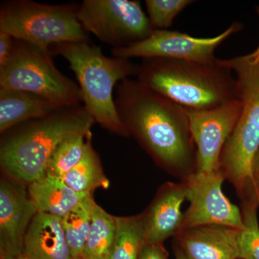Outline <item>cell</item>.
Instances as JSON below:
<instances>
[{"label": "cell", "mask_w": 259, "mask_h": 259, "mask_svg": "<svg viewBox=\"0 0 259 259\" xmlns=\"http://www.w3.org/2000/svg\"><path fill=\"white\" fill-rule=\"evenodd\" d=\"M117 114L132 136L164 171L187 180L197 171L196 148L187 110L127 78L116 87Z\"/></svg>", "instance_id": "obj_1"}, {"label": "cell", "mask_w": 259, "mask_h": 259, "mask_svg": "<svg viewBox=\"0 0 259 259\" xmlns=\"http://www.w3.org/2000/svg\"><path fill=\"white\" fill-rule=\"evenodd\" d=\"M0 89L35 94L61 107L81 105V90L56 68L50 50L15 39L13 55L0 67Z\"/></svg>", "instance_id": "obj_7"}, {"label": "cell", "mask_w": 259, "mask_h": 259, "mask_svg": "<svg viewBox=\"0 0 259 259\" xmlns=\"http://www.w3.org/2000/svg\"><path fill=\"white\" fill-rule=\"evenodd\" d=\"M145 241L144 212L116 217V233L107 259H139Z\"/></svg>", "instance_id": "obj_18"}, {"label": "cell", "mask_w": 259, "mask_h": 259, "mask_svg": "<svg viewBox=\"0 0 259 259\" xmlns=\"http://www.w3.org/2000/svg\"><path fill=\"white\" fill-rule=\"evenodd\" d=\"M15 38L7 32L0 31V67L8 62L13 55Z\"/></svg>", "instance_id": "obj_25"}, {"label": "cell", "mask_w": 259, "mask_h": 259, "mask_svg": "<svg viewBox=\"0 0 259 259\" xmlns=\"http://www.w3.org/2000/svg\"><path fill=\"white\" fill-rule=\"evenodd\" d=\"M23 255L29 259H74L61 218L37 212L27 231Z\"/></svg>", "instance_id": "obj_15"}, {"label": "cell", "mask_w": 259, "mask_h": 259, "mask_svg": "<svg viewBox=\"0 0 259 259\" xmlns=\"http://www.w3.org/2000/svg\"><path fill=\"white\" fill-rule=\"evenodd\" d=\"M77 18L85 31L112 49L141 41L155 30L136 0H84L79 5Z\"/></svg>", "instance_id": "obj_8"}, {"label": "cell", "mask_w": 259, "mask_h": 259, "mask_svg": "<svg viewBox=\"0 0 259 259\" xmlns=\"http://www.w3.org/2000/svg\"><path fill=\"white\" fill-rule=\"evenodd\" d=\"M63 180L79 193L93 194L97 189L108 188L110 181L104 173L100 157L92 145V140L81 161L65 175Z\"/></svg>", "instance_id": "obj_19"}, {"label": "cell", "mask_w": 259, "mask_h": 259, "mask_svg": "<svg viewBox=\"0 0 259 259\" xmlns=\"http://www.w3.org/2000/svg\"><path fill=\"white\" fill-rule=\"evenodd\" d=\"M95 121L83 105L61 107L45 117L20 124L3 134V175L29 185L47 174L57 146L70 136L91 132Z\"/></svg>", "instance_id": "obj_2"}, {"label": "cell", "mask_w": 259, "mask_h": 259, "mask_svg": "<svg viewBox=\"0 0 259 259\" xmlns=\"http://www.w3.org/2000/svg\"><path fill=\"white\" fill-rule=\"evenodd\" d=\"M186 110L196 148V172L219 169L223 147L239 120L241 102L236 99L212 109Z\"/></svg>", "instance_id": "obj_11"}, {"label": "cell", "mask_w": 259, "mask_h": 259, "mask_svg": "<svg viewBox=\"0 0 259 259\" xmlns=\"http://www.w3.org/2000/svg\"><path fill=\"white\" fill-rule=\"evenodd\" d=\"M241 231L207 225L182 230L175 240L187 259H240Z\"/></svg>", "instance_id": "obj_14"}, {"label": "cell", "mask_w": 259, "mask_h": 259, "mask_svg": "<svg viewBox=\"0 0 259 259\" xmlns=\"http://www.w3.org/2000/svg\"><path fill=\"white\" fill-rule=\"evenodd\" d=\"M187 180L178 183L166 182L144 212L145 241L149 244H163L182 229L184 213L182 206L187 199Z\"/></svg>", "instance_id": "obj_13"}, {"label": "cell", "mask_w": 259, "mask_h": 259, "mask_svg": "<svg viewBox=\"0 0 259 259\" xmlns=\"http://www.w3.org/2000/svg\"><path fill=\"white\" fill-rule=\"evenodd\" d=\"M15 259H29V258H27L26 256H25V255H22V256L19 257V258H17Z\"/></svg>", "instance_id": "obj_29"}, {"label": "cell", "mask_w": 259, "mask_h": 259, "mask_svg": "<svg viewBox=\"0 0 259 259\" xmlns=\"http://www.w3.org/2000/svg\"><path fill=\"white\" fill-rule=\"evenodd\" d=\"M175 259H187L182 250L175 245Z\"/></svg>", "instance_id": "obj_28"}, {"label": "cell", "mask_w": 259, "mask_h": 259, "mask_svg": "<svg viewBox=\"0 0 259 259\" xmlns=\"http://www.w3.org/2000/svg\"><path fill=\"white\" fill-rule=\"evenodd\" d=\"M243 24L233 23L219 35L197 37L175 30H156L150 36L128 47L112 49V56L122 59L132 58L167 59L212 64L218 60L214 52L233 34L241 31Z\"/></svg>", "instance_id": "obj_9"}, {"label": "cell", "mask_w": 259, "mask_h": 259, "mask_svg": "<svg viewBox=\"0 0 259 259\" xmlns=\"http://www.w3.org/2000/svg\"><path fill=\"white\" fill-rule=\"evenodd\" d=\"M137 79L150 90L192 110H207L238 99L236 78L219 59L212 64L143 59Z\"/></svg>", "instance_id": "obj_3"}, {"label": "cell", "mask_w": 259, "mask_h": 259, "mask_svg": "<svg viewBox=\"0 0 259 259\" xmlns=\"http://www.w3.org/2000/svg\"><path fill=\"white\" fill-rule=\"evenodd\" d=\"M193 3L191 0H146L145 5L151 25L156 30H167L177 15Z\"/></svg>", "instance_id": "obj_24"}, {"label": "cell", "mask_w": 259, "mask_h": 259, "mask_svg": "<svg viewBox=\"0 0 259 259\" xmlns=\"http://www.w3.org/2000/svg\"><path fill=\"white\" fill-rule=\"evenodd\" d=\"M50 51L69 63L83 106L95 122L112 134L128 136L117 114L113 91L122 80L137 75L139 65L129 59L108 57L90 42H63L51 47Z\"/></svg>", "instance_id": "obj_5"}, {"label": "cell", "mask_w": 259, "mask_h": 259, "mask_svg": "<svg viewBox=\"0 0 259 259\" xmlns=\"http://www.w3.org/2000/svg\"><path fill=\"white\" fill-rule=\"evenodd\" d=\"M37 213L28 185L3 175L0 181V259L23 255L25 236Z\"/></svg>", "instance_id": "obj_12"}, {"label": "cell", "mask_w": 259, "mask_h": 259, "mask_svg": "<svg viewBox=\"0 0 259 259\" xmlns=\"http://www.w3.org/2000/svg\"><path fill=\"white\" fill-rule=\"evenodd\" d=\"M116 233V216L95 202L91 226L81 259H107Z\"/></svg>", "instance_id": "obj_20"}, {"label": "cell", "mask_w": 259, "mask_h": 259, "mask_svg": "<svg viewBox=\"0 0 259 259\" xmlns=\"http://www.w3.org/2000/svg\"><path fill=\"white\" fill-rule=\"evenodd\" d=\"M30 199L37 212L62 218L74 208L87 196L76 192L64 180L46 174L28 186Z\"/></svg>", "instance_id": "obj_17"}, {"label": "cell", "mask_w": 259, "mask_h": 259, "mask_svg": "<svg viewBox=\"0 0 259 259\" xmlns=\"http://www.w3.org/2000/svg\"><path fill=\"white\" fill-rule=\"evenodd\" d=\"M91 140V132L74 135L64 140L49 160L47 175L64 178L81 161Z\"/></svg>", "instance_id": "obj_22"}, {"label": "cell", "mask_w": 259, "mask_h": 259, "mask_svg": "<svg viewBox=\"0 0 259 259\" xmlns=\"http://www.w3.org/2000/svg\"><path fill=\"white\" fill-rule=\"evenodd\" d=\"M95 202L93 194H90L74 208L61 218L65 236L74 259L82 258Z\"/></svg>", "instance_id": "obj_21"}, {"label": "cell", "mask_w": 259, "mask_h": 259, "mask_svg": "<svg viewBox=\"0 0 259 259\" xmlns=\"http://www.w3.org/2000/svg\"><path fill=\"white\" fill-rule=\"evenodd\" d=\"M168 252L163 244L146 243L140 253L139 259H168Z\"/></svg>", "instance_id": "obj_26"}, {"label": "cell", "mask_w": 259, "mask_h": 259, "mask_svg": "<svg viewBox=\"0 0 259 259\" xmlns=\"http://www.w3.org/2000/svg\"><path fill=\"white\" fill-rule=\"evenodd\" d=\"M255 10L259 19V6ZM219 62L234 73L241 103L239 120L223 147L220 168L242 200L251 188L253 162L259 151V44L249 54Z\"/></svg>", "instance_id": "obj_4"}, {"label": "cell", "mask_w": 259, "mask_h": 259, "mask_svg": "<svg viewBox=\"0 0 259 259\" xmlns=\"http://www.w3.org/2000/svg\"><path fill=\"white\" fill-rule=\"evenodd\" d=\"M258 207L253 199L242 201L241 211L245 227L240 235V259H259Z\"/></svg>", "instance_id": "obj_23"}, {"label": "cell", "mask_w": 259, "mask_h": 259, "mask_svg": "<svg viewBox=\"0 0 259 259\" xmlns=\"http://www.w3.org/2000/svg\"><path fill=\"white\" fill-rule=\"evenodd\" d=\"M61 108L54 102L27 92L0 89V133L28 121L45 117Z\"/></svg>", "instance_id": "obj_16"}, {"label": "cell", "mask_w": 259, "mask_h": 259, "mask_svg": "<svg viewBox=\"0 0 259 259\" xmlns=\"http://www.w3.org/2000/svg\"><path fill=\"white\" fill-rule=\"evenodd\" d=\"M79 5L10 0L0 6V31L47 50L63 42H90L77 18Z\"/></svg>", "instance_id": "obj_6"}, {"label": "cell", "mask_w": 259, "mask_h": 259, "mask_svg": "<svg viewBox=\"0 0 259 259\" xmlns=\"http://www.w3.org/2000/svg\"><path fill=\"white\" fill-rule=\"evenodd\" d=\"M248 197L254 199L259 207V151L253 162L251 189H250V195Z\"/></svg>", "instance_id": "obj_27"}, {"label": "cell", "mask_w": 259, "mask_h": 259, "mask_svg": "<svg viewBox=\"0 0 259 259\" xmlns=\"http://www.w3.org/2000/svg\"><path fill=\"white\" fill-rule=\"evenodd\" d=\"M225 180L221 168L208 173L196 172L187 180L190 206L184 212L181 231L207 225L244 229L241 209L223 193Z\"/></svg>", "instance_id": "obj_10"}]
</instances>
